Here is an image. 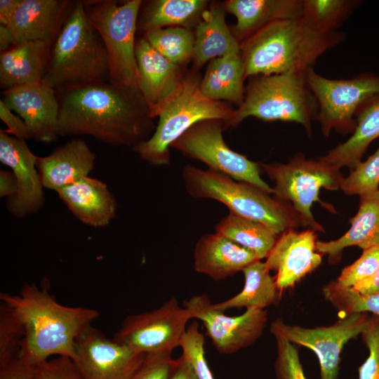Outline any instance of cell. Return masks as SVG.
<instances>
[{
	"label": "cell",
	"mask_w": 379,
	"mask_h": 379,
	"mask_svg": "<svg viewBox=\"0 0 379 379\" xmlns=\"http://www.w3.org/2000/svg\"><path fill=\"white\" fill-rule=\"evenodd\" d=\"M59 136L90 135L114 146H135L155 130L138 88L98 82L55 91Z\"/></svg>",
	"instance_id": "obj_1"
},
{
	"label": "cell",
	"mask_w": 379,
	"mask_h": 379,
	"mask_svg": "<svg viewBox=\"0 0 379 379\" xmlns=\"http://www.w3.org/2000/svg\"><path fill=\"white\" fill-rule=\"evenodd\" d=\"M46 286L25 283L18 294L1 292V302L21 319L25 335L18 359L29 366L52 356L74 357L77 338L99 317L93 308L59 303Z\"/></svg>",
	"instance_id": "obj_2"
},
{
	"label": "cell",
	"mask_w": 379,
	"mask_h": 379,
	"mask_svg": "<svg viewBox=\"0 0 379 379\" xmlns=\"http://www.w3.org/2000/svg\"><path fill=\"white\" fill-rule=\"evenodd\" d=\"M343 38L336 31L314 29L302 17L274 22L240 43L246 78L305 72Z\"/></svg>",
	"instance_id": "obj_3"
},
{
	"label": "cell",
	"mask_w": 379,
	"mask_h": 379,
	"mask_svg": "<svg viewBox=\"0 0 379 379\" xmlns=\"http://www.w3.org/2000/svg\"><path fill=\"white\" fill-rule=\"evenodd\" d=\"M106 81L109 65L105 44L88 20L83 1H77L52 45L42 82L56 91Z\"/></svg>",
	"instance_id": "obj_4"
},
{
	"label": "cell",
	"mask_w": 379,
	"mask_h": 379,
	"mask_svg": "<svg viewBox=\"0 0 379 379\" xmlns=\"http://www.w3.org/2000/svg\"><path fill=\"white\" fill-rule=\"evenodd\" d=\"M182 174L186 191L191 197L218 201L230 212L258 221L277 235L302 225L290 203L273 198L251 184L190 165L184 167Z\"/></svg>",
	"instance_id": "obj_5"
},
{
	"label": "cell",
	"mask_w": 379,
	"mask_h": 379,
	"mask_svg": "<svg viewBox=\"0 0 379 379\" xmlns=\"http://www.w3.org/2000/svg\"><path fill=\"white\" fill-rule=\"evenodd\" d=\"M201 79L194 68L184 74L178 88L159 114L153 134L132 148L142 160L156 166L168 165L171 145L194 124L209 119L224 124L230 120L234 109L225 102L204 95Z\"/></svg>",
	"instance_id": "obj_6"
},
{
	"label": "cell",
	"mask_w": 379,
	"mask_h": 379,
	"mask_svg": "<svg viewBox=\"0 0 379 379\" xmlns=\"http://www.w3.org/2000/svg\"><path fill=\"white\" fill-rule=\"evenodd\" d=\"M318 106L306 83L305 72H288L251 77L243 103L234 110L224 128L235 127L249 117L265 121H289L312 132Z\"/></svg>",
	"instance_id": "obj_7"
},
{
	"label": "cell",
	"mask_w": 379,
	"mask_h": 379,
	"mask_svg": "<svg viewBox=\"0 0 379 379\" xmlns=\"http://www.w3.org/2000/svg\"><path fill=\"white\" fill-rule=\"evenodd\" d=\"M86 14L105 44L109 82L138 88L135 54V33L141 0L83 1Z\"/></svg>",
	"instance_id": "obj_8"
},
{
	"label": "cell",
	"mask_w": 379,
	"mask_h": 379,
	"mask_svg": "<svg viewBox=\"0 0 379 379\" xmlns=\"http://www.w3.org/2000/svg\"><path fill=\"white\" fill-rule=\"evenodd\" d=\"M263 171L275 185L273 194L280 200L291 202L299 215L302 226L314 231L324 232L311 212L314 202H321L319 198L321 188L329 190L340 189L344 178L340 169L328 165L319 159H306L298 154L286 164H260Z\"/></svg>",
	"instance_id": "obj_9"
},
{
	"label": "cell",
	"mask_w": 379,
	"mask_h": 379,
	"mask_svg": "<svg viewBox=\"0 0 379 379\" xmlns=\"http://www.w3.org/2000/svg\"><path fill=\"white\" fill-rule=\"evenodd\" d=\"M305 79L317 102L315 119L326 137L333 129L341 133H352L356 126L354 117L358 110L379 95V76L371 73L350 79H330L310 67L305 72Z\"/></svg>",
	"instance_id": "obj_10"
},
{
	"label": "cell",
	"mask_w": 379,
	"mask_h": 379,
	"mask_svg": "<svg viewBox=\"0 0 379 379\" xmlns=\"http://www.w3.org/2000/svg\"><path fill=\"white\" fill-rule=\"evenodd\" d=\"M223 128L224 122L220 120L199 122L177 139L171 148L204 163L208 169L273 194L272 187L261 178L260 164L230 149L223 139Z\"/></svg>",
	"instance_id": "obj_11"
},
{
	"label": "cell",
	"mask_w": 379,
	"mask_h": 379,
	"mask_svg": "<svg viewBox=\"0 0 379 379\" xmlns=\"http://www.w3.org/2000/svg\"><path fill=\"white\" fill-rule=\"evenodd\" d=\"M190 319L188 311L171 297L154 310L127 316L113 339L145 354L172 352L180 346Z\"/></svg>",
	"instance_id": "obj_12"
},
{
	"label": "cell",
	"mask_w": 379,
	"mask_h": 379,
	"mask_svg": "<svg viewBox=\"0 0 379 379\" xmlns=\"http://www.w3.org/2000/svg\"><path fill=\"white\" fill-rule=\"evenodd\" d=\"M372 317L366 312L345 315L328 326L305 328L277 319L270 324L272 334L277 333L293 344L312 350L320 365V379H337L340 354L347 342L366 331Z\"/></svg>",
	"instance_id": "obj_13"
},
{
	"label": "cell",
	"mask_w": 379,
	"mask_h": 379,
	"mask_svg": "<svg viewBox=\"0 0 379 379\" xmlns=\"http://www.w3.org/2000/svg\"><path fill=\"white\" fill-rule=\"evenodd\" d=\"M192 319L200 320L215 350L232 354L252 345L262 335L267 321L266 310L247 309L230 317L216 309L205 294L192 296L182 302Z\"/></svg>",
	"instance_id": "obj_14"
},
{
	"label": "cell",
	"mask_w": 379,
	"mask_h": 379,
	"mask_svg": "<svg viewBox=\"0 0 379 379\" xmlns=\"http://www.w3.org/2000/svg\"><path fill=\"white\" fill-rule=\"evenodd\" d=\"M145 357L91 325L77 338L72 360L84 379H131Z\"/></svg>",
	"instance_id": "obj_15"
},
{
	"label": "cell",
	"mask_w": 379,
	"mask_h": 379,
	"mask_svg": "<svg viewBox=\"0 0 379 379\" xmlns=\"http://www.w3.org/2000/svg\"><path fill=\"white\" fill-rule=\"evenodd\" d=\"M38 157L25 140L0 130V161L12 169L17 183L16 194L6 203L8 212L15 218L36 213L44 205V187L36 171Z\"/></svg>",
	"instance_id": "obj_16"
},
{
	"label": "cell",
	"mask_w": 379,
	"mask_h": 379,
	"mask_svg": "<svg viewBox=\"0 0 379 379\" xmlns=\"http://www.w3.org/2000/svg\"><path fill=\"white\" fill-rule=\"evenodd\" d=\"M1 99L26 124L35 140L49 143L58 134L59 102L55 90L43 82L2 91Z\"/></svg>",
	"instance_id": "obj_17"
},
{
	"label": "cell",
	"mask_w": 379,
	"mask_h": 379,
	"mask_svg": "<svg viewBox=\"0 0 379 379\" xmlns=\"http://www.w3.org/2000/svg\"><path fill=\"white\" fill-rule=\"evenodd\" d=\"M317 236L308 229L302 232L289 230L280 234L265 261L274 277L278 289L295 286L321 262V254L316 250Z\"/></svg>",
	"instance_id": "obj_18"
},
{
	"label": "cell",
	"mask_w": 379,
	"mask_h": 379,
	"mask_svg": "<svg viewBox=\"0 0 379 379\" xmlns=\"http://www.w3.org/2000/svg\"><path fill=\"white\" fill-rule=\"evenodd\" d=\"M138 89L152 117H157L174 94L184 76L182 67L175 65L142 37L135 42Z\"/></svg>",
	"instance_id": "obj_19"
},
{
	"label": "cell",
	"mask_w": 379,
	"mask_h": 379,
	"mask_svg": "<svg viewBox=\"0 0 379 379\" xmlns=\"http://www.w3.org/2000/svg\"><path fill=\"white\" fill-rule=\"evenodd\" d=\"M74 3L67 0H22L7 26L13 45L30 41L54 43Z\"/></svg>",
	"instance_id": "obj_20"
},
{
	"label": "cell",
	"mask_w": 379,
	"mask_h": 379,
	"mask_svg": "<svg viewBox=\"0 0 379 379\" xmlns=\"http://www.w3.org/2000/svg\"><path fill=\"white\" fill-rule=\"evenodd\" d=\"M95 159V154L85 141L73 139L56 147L48 156L38 157L36 168L44 188L57 192L88 176Z\"/></svg>",
	"instance_id": "obj_21"
},
{
	"label": "cell",
	"mask_w": 379,
	"mask_h": 379,
	"mask_svg": "<svg viewBox=\"0 0 379 379\" xmlns=\"http://www.w3.org/2000/svg\"><path fill=\"white\" fill-rule=\"evenodd\" d=\"M59 198L81 222L103 227L116 217L117 204L105 182L88 176L57 192Z\"/></svg>",
	"instance_id": "obj_22"
},
{
	"label": "cell",
	"mask_w": 379,
	"mask_h": 379,
	"mask_svg": "<svg viewBox=\"0 0 379 379\" xmlns=\"http://www.w3.org/2000/svg\"><path fill=\"white\" fill-rule=\"evenodd\" d=\"M222 4L237 19L230 29L239 44L274 22L302 16L301 0H227Z\"/></svg>",
	"instance_id": "obj_23"
},
{
	"label": "cell",
	"mask_w": 379,
	"mask_h": 379,
	"mask_svg": "<svg viewBox=\"0 0 379 379\" xmlns=\"http://www.w3.org/2000/svg\"><path fill=\"white\" fill-rule=\"evenodd\" d=\"M259 259L247 249L215 232L204 234L194 251V269L215 281L225 279Z\"/></svg>",
	"instance_id": "obj_24"
},
{
	"label": "cell",
	"mask_w": 379,
	"mask_h": 379,
	"mask_svg": "<svg viewBox=\"0 0 379 379\" xmlns=\"http://www.w3.org/2000/svg\"><path fill=\"white\" fill-rule=\"evenodd\" d=\"M52 45L30 41L14 45L0 55V87L3 91L42 82L50 65Z\"/></svg>",
	"instance_id": "obj_25"
},
{
	"label": "cell",
	"mask_w": 379,
	"mask_h": 379,
	"mask_svg": "<svg viewBox=\"0 0 379 379\" xmlns=\"http://www.w3.org/2000/svg\"><path fill=\"white\" fill-rule=\"evenodd\" d=\"M222 2L213 1L204 10L193 32V68L199 70L205 63L227 53L239 51L240 44L225 22Z\"/></svg>",
	"instance_id": "obj_26"
},
{
	"label": "cell",
	"mask_w": 379,
	"mask_h": 379,
	"mask_svg": "<svg viewBox=\"0 0 379 379\" xmlns=\"http://www.w3.org/2000/svg\"><path fill=\"white\" fill-rule=\"evenodd\" d=\"M350 223V230L340 238L317 241V251L326 254L329 263L338 262L347 247L356 246L364 251L379 246V190L360 197L358 211Z\"/></svg>",
	"instance_id": "obj_27"
},
{
	"label": "cell",
	"mask_w": 379,
	"mask_h": 379,
	"mask_svg": "<svg viewBox=\"0 0 379 379\" xmlns=\"http://www.w3.org/2000/svg\"><path fill=\"white\" fill-rule=\"evenodd\" d=\"M356 126L352 135L344 142L319 157L321 161L340 169L352 170L369 145L379 138V95L366 102L356 114Z\"/></svg>",
	"instance_id": "obj_28"
},
{
	"label": "cell",
	"mask_w": 379,
	"mask_h": 379,
	"mask_svg": "<svg viewBox=\"0 0 379 379\" xmlns=\"http://www.w3.org/2000/svg\"><path fill=\"white\" fill-rule=\"evenodd\" d=\"M246 79L244 63L239 51L211 60L201 79L204 95L215 101H226L239 107L244 101Z\"/></svg>",
	"instance_id": "obj_29"
},
{
	"label": "cell",
	"mask_w": 379,
	"mask_h": 379,
	"mask_svg": "<svg viewBox=\"0 0 379 379\" xmlns=\"http://www.w3.org/2000/svg\"><path fill=\"white\" fill-rule=\"evenodd\" d=\"M205 0H153L140 8L137 30L145 33L166 27H181L194 30L209 5Z\"/></svg>",
	"instance_id": "obj_30"
},
{
	"label": "cell",
	"mask_w": 379,
	"mask_h": 379,
	"mask_svg": "<svg viewBox=\"0 0 379 379\" xmlns=\"http://www.w3.org/2000/svg\"><path fill=\"white\" fill-rule=\"evenodd\" d=\"M270 272L265 262H261V260L248 265L242 270L244 276L242 290L226 300L213 303V306L224 312L243 307L246 310H265L277 304L281 292Z\"/></svg>",
	"instance_id": "obj_31"
},
{
	"label": "cell",
	"mask_w": 379,
	"mask_h": 379,
	"mask_svg": "<svg viewBox=\"0 0 379 379\" xmlns=\"http://www.w3.org/2000/svg\"><path fill=\"white\" fill-rule=\"evenodd\" d=\"M215 232L253 253L259 260L266 258L277 239L266 225L232 212L215 226Z\"/></svg>",
	"instance_id": "obj_32"
},
{
	"label": "cell",
	"mask_w": 379,
	"mask_h": 379,
	"mask_svg": "<svg viewBox=\"0 0 379 379\" xmlns=\"http://www.w3.org/2000/svg\"><path fill=\"white\" fill-rule=\"evenodd\" d=\"M143 37L171 62L182 67L193 59L194 35L192 30L170 27L148 32Z\"/></svg>",
	"instance_id": "obj_33"
},
{
	"label": "cell",
	"mask_w": 379,
	"mask_h": 379,
	"mask_svg": "<svg viewBox=\"0 0 379 379\" xmlns=\"http://www.w3.org/2000/svg\"><path fill=\"white\" fill-rule=\"evenodd\" d=\"M302 18L312 27L331 32L347 18L357 1L347 0H303Z\"/></svg>",
	"instance_id": "obj_34"
},
{
	"label": "cell",
	"mask_w": 379,
	"mask_h": 379,
	"mask_svg": "<svg viewBox=\"0 0 379 379\" xmlns=\"http://www.w3.org/2000/svg\"><path fill=\"white\" fill-rule=\"evenodd\" d=\"M322 293L325 300L345 315L370 312L379 317V293L360 295L351 288L338 284L335 281L325 285Z\"/></svg>",
	"instance_id": "obj_35"
},
{
	"label": "cell",
	"mask_w": 379,
	"mask_h": 379,
	"mask_svg": "<svg viewBox=\"0 0 379 379\" xmlns=\"http://www.w3.org/2000/svg\"><path fill=\"white\" fill-rule=\"evenodd\" d=\"M25 335L24 325L15 310L0 303V369L18 359Z\"/></svg>",
	"instance_id": "obj_36"
},
{
	"label": "cell",
	"mask_w": 379,
	"mask_h": 379,
	"mask_svg": "<svg viewBox=\"0 0 379 379\" xmlns=\"http://www.w3.org/2000/svg\"><path fill=\"white\" fill-rule=\"evenodd\" d=\"M379 147L364 162H359L343 178L340 189L347 195L363 197L378 191Z\"/></svg>",
	"instance_id": "obj_37"
},
{
	"label": "cell",
	"mask_w": 379,
	"mask_h": 379,
	"mask_svg": "<svg viewBox=\"0 0 379 379\" xmlns=\"http://www.w3.org/2000/svg\"><path fill=\"white\" fill-rule=\"evenodd\" d=\"M204 342L198 321H192L181 341V356L192 364L198 379H215L206 358Z\"/></svg>",
	"instance_id": "obj_38"
},
{
	"label": "cell",
	"mask_w": 379,
	"mask_h": 379,
	"mask_svg": "<svg viewBox=\"0 0 379 379\" xmlns=\"http://www.w3.org/2000/svg\"><path fill=\"white\" fill-rule=\"evenodd\" d=\"M277 343L274 373L277 379H307L300 361L298 349L281 335L272 334Z\"/></svg>",
	"instance_id": "obj_39"
},
{
	"label": "cell",
	"mask_w": 379,
	"mask_h": 379,
	"mask_svg": "<svg viewBox=\"0 0 379 379\" xmlns=\"http://www.w3.org/2000/svg\"><path fill=\"white\" fill-rule=\"evenodd\" d=\"M379 267V246L364 250L361 255L341 271L336 283L352 288L358 282L371 277Z\"/></svg>",
	"instance_id": "obj_40"
},
{
	"label": "cell",
	"mask_w": 379,
	"mask_h": 379,
	"mask_svg": "<svg viewBox=\"0 0 379 379\" xmlns=\"http://www.w3.org/2000/svg\"><path fill=\"white\" fill-rule=\"evenodd\" d=\"M30 379H84L67 357L57 356L30 366Z\"/></svg>",
	"instance_id": "obj_41"
},
{
	"label": "cell",
	"mask_w": 379,
	"mask_h": 379,
	"mask_svg": "<svg viewBox=\"0 0 379 379\" xmlns=\"http://www.w3.org/2000/svg\"><path fill=\"white\" fill-rule=\"evenodd\" d=\"M371 322L361 333L368 355L359 367V379H379V317L371 314Z\"/></svg>",
	"instance_id": "obj_42"
},
{
	"label": "cell",
	"mask_w": 379,
	"mask_h": 379,
	"mask_svg": "<svg viewBox=\"0 0 379 379\" xmlns=\"http://www.w3.org/2000/svg\"><path fill=\"white\" fill-rule=\"evenodd\" d=\"M171 353L145 354L142 363L131 379H170L174 361Z\"/></svg>",
	"instance_id": "obj_43"
},
{
	"label": "cell",
	"mask_w": 379,
	"mask_h": 379,
	"mask_svg": "<svg viewBox=\"0 0 379 379\" xmlns=\"http://www.w3.org/2000/svg\"><path fill=\"white\" fill-rule=\"evenodd\" d=\"M0 118L7 126V129L4 131L8 134L22 140L31 138L29 129L22 119L15 115L1 100H0Z\"/></svg>",
	"instance_id": "obj_44"
},
{
	"label": "cell",
	"mask_w": 379,
	"mask_h": 379,
	"mask_svg": "<svg viewBox=\"0 0 379 379\" xmlns=\"http://www.w3.org/2000/svg\"><path fill=\"white\" fill-rule=\"evenodd\" d=\"M0 379H30V366L18 359L0 369Z\"/></svg>",
	"instance_id": "obj_45"
},
{
	"label": "cell",
	"mask_w": 379,
	"mask_h": 379,
	"mask_svg": "<svg viewBox=\"0 0 379 379\" xmlns=\"http://www.w3.org/2000/svg\"><path fill=\"white\" fill-rule=\"evenodd\" d=\"M170 379H198L192 364L182 356L174 359Z\"/></svg>",
	"instance_id": "obj_46"
},
{
	"label": "cell",
	"mask_w": 379,
	"mask_h": 379,
	"mask_svg": "<svg viewBox=\"0 0 379 379\" xmlns=\"http://www.w3.org/2000/svg\"><path fill=\"white\" fill-rule=\"evenodd\" d=\"M351 288L363 295L379 293V267L371 277L358 282Z\"/></svg>",
	"instance_id": "obj_47"
},
{
	"label": "cell",
	"mask_w": 379,
	"mask_h": 379,
	"mask_svg": "<svg viewBox=\"0 0 379 379\" xmlns=\"http://www.w3.org/2000/svg\"><path fill=\"white\" fill-rule=\"evenodd\" d=\"M17 192V183L13 172L0 171V197H13Z\"/></svg>",
	"instance_id": "obj_48"
},
{
	"label": "cell",
	"mask_w": 379,
	"mask_h": 379,
	"mask_svg": "<svg viewBox=\"0 0 379 379\" xmlns=\"http://www.w3.org/2000/svg\"><path fill=\"white\" fill-rule=\"evenodd\" d=\"M22 0L0 1V25L8 26Z\"/></svg>",
	"instance_id": "obj_49"
},
{
	"label": "cell",
	"mask_w": 379,
	"mask_h": 379,
	"mask_svg": "<svg viewBox=\"0 0 379 379\" xmlns=\"http://www.w3.org/2000/svg\"><path fill=\"white\" fill-rule=\"evenodd\" d=\"M13 45V36L7 26L0 25L1 53L8 50Z\"/></svg>",
	"instance_id": "obj_50"
}]
</instances>
